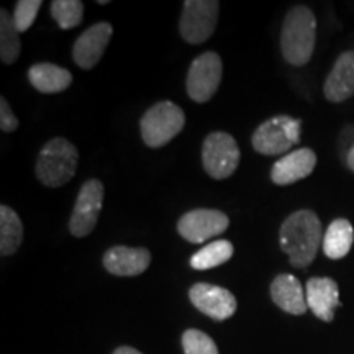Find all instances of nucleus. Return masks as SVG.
Instances as JSON below:
<instances>
[{
	"mask_svg": "<svg viewBox=\"0 0 354 354\" xmlns=\"http://www.w3.org/2000/svg\"><path fill=\"white\" fill-rule=\"evenodd\" d=\"M279 243L295 269L308 268L323 243L322 221L315 212L297 210L287 216L279 230Z\"/></svg>",
	"mask_w": 354,
	"mask_h": 354,
	"instance_id": "1",
	"label": "nucleus"
},
{
	"mask_svg": "<svg viewBox=\"0 0 354 354\" xmlns=\"http://www.w3.org/2000/svg\"><path fill=\"white\" fill-rule=\"evenodd\" d=\"M272 302L290 315H304L308 310L302 282L292 274H279L271 284Z\"/></svg>",
	"mask_w": 354,
	"mask_h": 354,
	"instance_id": "16",
	"label": "nucleus"
},
{
	"mask_svg": "<svg viewBox=\"0 0 354 354\" xmlns=\"http://www.w3.org/2000/svg\"><path fill=\"white\" fill-rule=\"evenodd\" d=\"M41 6V0H20V2H17L15 12H13V20H15L17 30L20 33L26 32L33 25Z\"/></svg>",
	"mask_w": 354,
	"mask_h": 354,
	"instance_id": "25",
	"label": "nucleus"
},
{
	"mask_svg": "<svg viewBox=\"0 0 354 354\" xmlns=\"http://www.w3.org/2000/svg\"><path fill=\"white\" fill-rule=\"evenodd\" d=\"M223 74L221 57L215 51H205L197 56L190 64L187 79H185V91L187 95L197 104H205L218 91Z\"/></svg>",
	"mask_w": 354,
	"mask_h": 354,
	"instance_id": "8",
	"label": "nucleus"
},
{
	"mask_svg": "<svg viewBox=\"0 0 354 354\" xmlns=\"http://www.w3.org/2000/svg\"><path fill=\"white\" fill-rule=\"evenodd\" d=\"M185 125V113L169 100L158 102L146 110L140 122L141 138L148 148L158 149L176 138Z\"/></svg>",
	"mask_w": 354,
	"mask_h": 354,
	"instance_id": "4",
	"label": "nucleus"
},
{
	"mask_svg": "<svg viewBox=\"0 0 354 354\" xmlns=\"http://www.w3.org/2000/svg\"><path fill=\"white\" fill-rule=\"evenodd\" d=\"M220 3L216 0H185L179 32L190 44H202L214 35L218 21Z\"/></svg>",
	"mask_w": 354,
	"mask_h": 354,
	"instance_id": "7",
	"label": "nucleus"
},
{
	"mask_svg": "<svg viewBox=\"0 0 354 354\" xmlns=\"http://www.w3.org/2000/svg\"><path fill=\"white\" fill-rule=\"evenodd\" d=\"M28 81L43 94H57L73 84V74L53 63H38L30 68Z\"/></svg>",
	"mask_w": 354,
	"mask_h": 354,
	"instance_id": "18",
	"label": "nucleus"
},
{
	"mask_svg": "<svg viewBox=\"0 0 354 354\" xmlns=\"http://www.w3.org/2000/svg\"><path fill=\"white\" fill-rule=\"evenodd\" d=\"M99 6H109L107 0H99Z\"/></svg>",
	"mask_w": 354,
	"mask_h": 354,
	"instance_id": "29",
	"label": "nucleus"
},
{
	"mask_svg": "<svg viewBox=\"0 0 354 354\" xmlns=\"http://www.w3.org/2000/svg\"><path fill=\"white\" fill-rule=\"evenodd\" d=\"M51 17L59 28H76L82 24L84 3L81 0H55L51 3Z\"/></svg>",
	"mask_w": 354,
	"mask_h": 354,
	"instance_id": "23",
	"label": "nucleus"
},
{
	"mask_svg": "<svg viewBox=\"0 0 354 354\" xmlns=\"http://www.w3.org/2000/svg\"><path fill=\"white\" fill-rule=\"evenodd\" d=\"M233 245L227 240H215L198 250L190 258V268L196 271H209L228 263L233 256Z\"/></svg>",
	"mask_w": 354,
	"mask_h": 354,
	"instance_id": "21",
	"label": "nucleus"
},
{
	"mask_svg": "<svg viewBox=\"0 0 354 354\" xmlns=\"http://www.w3.org/2000/svg\"><path fill=\"white\" fill-rule=\"evenodd\" d=\"M241 153L236 140L225 131H214L203 140L202 165L212 179H228L240 166Z\"/></svg>",
	"mask_w": 354,
	"mask_h": 354,
	"instance_id": "6",
	"label": "nucleus"
},
{
	"mask_svg": "<svg viewBox=\"0 0 354 354\" xmlns=\"http://www.w3.org/2000/svg\"><path fill=\"white\" fill-rule=\"evenodd\" d=\"M317 166V154L310 148H300L274 162L271 180L277 185H289L312 174Z\"/></svg>",
	"mask_w": 354,
	"mask_h": 354,
	"instance_id": "14",
	"label": "nucleus"
},
{
	"mask_svg": "<svg viewBox=\"0 0 354 354\" xmlns=\"http://www.w3.org/2000/svg\"><path fill=\"white\" fill-rule=\"evenodd\" d=\"M19 125L20 122L19 118L15 117V113L12 112L10 104H8L7 99L2 97V99H0V128H2V131L12 133L19 128Z\"/></svg>",
	"mask_w": 354,
	"mask_h": 354,
	"instance_id": "26",
	"label": "nucleus"
},
{
	"mask_svg": "<svg viewBox=\"0 0 354 354\" xmlns=\"http://www.w3.org/2000/svg\"><path fill=\"white\" fill-rule=\"evenodd\" d=\"M307 305L323 322H331L335 317V308L342 307L339 302L338 284L330 277H312L305 286Z\"/></svg>",
	"mask_w": 354,
	"mask_h": 354,
	"instance_id": "15",
	"label": "nucleus"
},
{
	"mask_svg": "<svg viewBox=\"0 0 354 354\" xmlns=\"http://www.w3.org/2000/svg\"><path fill=\"white\" fill-rule=\"evenodd\" d=\"M189 297L194 307L212 320L225 322L236 312V299L225 287L209 282H197L190 287Z\"/></svg>",
	"mask_w": 354,
	"mask_h": 354,
	"instance_id": "11",
	"label": "nucleus"
},
{
	"mask_svg": "<svg viewBox=\"0 0 354 354\" xmlns=\"http://www.w3.org/2000/svg\"><path fill=\"white\" fill-rule=\"evenodd\" d=\"M353 241V225L346 218H336L323 236V253L330 259H343L351 251Z\"/></svg>",
	"mask_w": 354,
	"mask_h": 354,
	"instance_id": "19",
	"label": "nucleus"
},
{
	"mask_svg": "<svg viewBox=\"0 0 354 354\" xmlns=\"http://www.w3.org/2000/svg\"><path fill=\"white\" fill-rule=\"evenodd\" d=\"M113 35V26L109 21L88 26L73 46V59L81 69H92L104 56Z\"/></svg>",
	"mask_w": 354,
	"mask_h": 354,
	"instance_id": "12",
	"label": "nucleus"
},
{
	"mask_svg": "<svg viewBox=\"0 0 354 354\" xmlns=\"http://www.w3.org/2000/svg\"><path fill=\"white\" fill-rule=\"evenodd\" d=\"M183 348L185 354H218L214 339L201 330L184 331Z\"/></svg>",
	"mask_w": 354,
	"mask_h": 354,
	"instance_id": "24",
	"label": "nucleus"
},
{
	"mask_svg": "<svg viewBox=\"0 0 354 354\" xmlns=\"http://www.w3.org/2000/svg\"><path fill=\"white\" fill-rule=\"evenodd\" d=\"M315 13L305 6L290 8L281 32V51L284 59L292 66L307 64L315 50Z\"/></svg>",
	"mask_w": 354,
	"mask_h": 354,
	"instance_id": "2",
	"label": "nucleus"
},
{
	"mask_svg": "<svg viewBox=\"0 0 354 354\" xmlns=\"http://www.w3.org/2000/svg\"><path fill=\"white\" fill-rule=\"evenodd\" d=\"M325 97L333 104L354 95V51H346L336 59L323 87Z\"/></svg>",
	"mask_w": 354,
	"mask_h": 354,
	"instance_id": "17",
	"label": "nucleus"
},
{
	"mask_svg": "<svg viewBox=\"0 0 354 354\" xmlns=\"http://www.w3.org/2000/svg\"><path fill=\"white\" fill-rule=\"evenodd\" d=\"M302 120L289 115H277L256 128L253 133V148L264 156H277L299 145Z\"/></svg>",
	"mask_w": 354,
	"mask_h": 354,
	"instance_id": "5",
	"label": "nucleus"
},
{
	"mask_svg": "<svg viewBox=\"0 0 354 354\" xmlns=\"http://www.w3.org/2000/svg\"><path fill=\"white\" fill-rule=\"evenodd\" d=\"M113 354H141V353L138 351V349H135L131 346H120V348L115 349Z\"/></svg>",
	"mask_w": 354,
	"mask_h": 354,
	"instance_id": "27",
	"label": "nucleus"
},
{
	"mask_svg": "<svg viewBox=\"0 0 354 354\" xmlns=\"http://www.w3.org/2000/svg\"><path fill=\"white\" fill-rule=\"evenodd\" d=\"M21 51L20 32L17 30L13 15L6 8L0 10V61L3 64H13Z\"/></svg>",
	"mask_w": 354,
	"mask_h": 354,
	"instance_id": "22",
	"label": "nucleus"
},
{
	"mask_svg": "<svg viewBox=\"0 0 354 354\" xmlns=\"http://www.w3.org/2000/svg\"><path fill=\"white\" fill-rule=\"evenodd\" d=\"M149 264L151 253L146 248L113 246L104 254V268L113 276H140L149 268Z\"/></svg>",
	"mask_w": 354,
	"mask_h": 354,
	"instance_id": "13",
	"label": "nucleus"
},
{
	"mask_svg": "<svg viewBox=\"0 0 354 354\" xmlns=\"http://www.w3.org/2000/svg\"><path fill=\"white\" fill-rule=\"evenodd\" d=\"M24 241V223L10 207H0V254L12 256Z\"/></svg>",
	"mask_w": 354,
	"mask_h": 354,
	"instance_id": "20",
	"label": "nucleus"
},
{
	"mask_svg": "<svg viewBox=\"0 0 354 354\" xmlns=\"http://www.w3.org/2000/svg\"><path fill=\"white\" fill-rule=\"evenodd\" d=\"M230 218L227 214L214 209H196L180 216L177 233L192 245H201L227 232Z\"/></svg>",
	"mask_w": 354,
	"mask_h": 354,
	"instance_id": "10",
	"label": "nucleus"
},
{
	"mask_svg": "<svg viewBox=\"0 0 354 354\" xmlns=\"http://www.w3.org/2000/svg\"><path fill=\"white\" fill-rule=\"evenodd\" d=\"M346 165H348L349 169H351V171L354 172V145L351 146V148H349V151H348Z\"/></svg>",
	"mask_w": 354,
	"mask_h": 354,
	"instance_id": "28",
	"label": "nucleus"
},
{
	"mask_svg": "<svg viewBox=\"0 0 354 354\" xmlns=\"http://www.w3.org/2000/svg\"><path fill=\"white\" fill-rule=\"evenodd\" d=\"M102 203H104V184L99 179H88L79 190L76 205L69 218V232L73 236L84 238L94 232Z\"/></svg>",
	"mask_w": 354,
	"mask_h": 354,
	"instance_id": "9",
	"label": "nucleus"
},
{
	"mask_svg": "<svg viewBox=\"0 0 354 354\" xmlns=\"http://www.w3.org/2000/svg\"><path fill=\"white\" fill-rule=\"evenodd\" d=\"M79 151L66 138H53L43 146L37 158L38 180L51 189L63 187L73 179L77 171Z\"/></svg>",
	"mask_w": 354,
	"mask_h": 354,
	"instance_id": "3",
	"label": "nucleus"
}]
</instances>
